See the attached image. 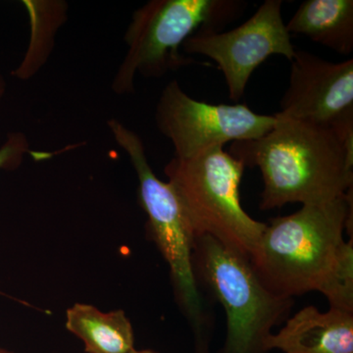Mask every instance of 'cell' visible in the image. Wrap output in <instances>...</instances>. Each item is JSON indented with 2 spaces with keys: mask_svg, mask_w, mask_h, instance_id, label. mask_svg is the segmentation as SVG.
<instances>
[{
  "mask_svg": "<svg viewBox=\"0 0 353 353\" xmlns=\"http://www.w3.org/2000/svg\"><path fill=\"white\" fill-rule=\"evenodd\" d=\"M285 28L347 57L353 52V1L306 0Z\"/></svg>",
  "mask_w": 353,
  "mask_h": 353,
  "instance_id": "cell-11",
  "label": "cell"
},
{
  "mask_svg": "<svg viewBox=\"0 0 353 353\" xmlns=\"http://www.w3.org/2000/svg\"><path fill=\"white\" fill-rule=\"evenodd\" d=\"M6 79L3 78V76L0 74V105H1V102L3 101L4 94H6Z\"/></svg>",
  "mask_w": 353,
  "mask_h": 353,
  "instance_id": "cell-14",
  "label": "cell"
},
{
  "mask_svg": "<svg viewBox=\"0 0 353 353\" xmlns=\"http://www.w3.org/2000/svg\"><path fill=\"white\" fill-rule=\"evenodd\" d=\"M0 353H17L12 350H6V348L0 347Z\"/></svg>",
  "mask_w": 353,
  "mask_h": 353,
  "instance_id": "cell-16",
  "label": "cell"
},
{
  "mask_svg": "<svg viewBox=\"0 0 353 353\" xmlns=\"http://www.w3.org/2000/svg\"><path fill=\"white\" fill-rule=\"evenodd\" d=\"M65 327L85 345L87 353H129L134 347L132 325L123 310L103 312L87 303L66 311Z\"/></svg>",
  "mask_w": 353,
  "mask_h": 353,
  "instance_id": "cell-12",
  "label": "cell"
},
{
  "mask_svg": "<svg viewBox=\"0 0 353 353\" xmlns=\"http://www.w3.org/2000/svg\"><path fill=\"white\" fill-rule=\"evenodd\" d=\"M129 353H159L155 352L153 350H137V348H134V350H131Z\"/></svg>",
  "mask_w": 353,
  "mask_h": 353,
  "instance_id": "cell-15",
  "label": "cell"
},
{
  "mask_svg": "<svg viewBox=\"0 0 353 353\" xmlns=\"http://www.w3.org/2000/svg\"><path fill=\"white\" fill-rule=\"evenodd\" d=\"M246 4L236 0H152L134 11L125 34L127 52L114 77L118 94L134 90L138 74L160 78L194 63L180 51L199 31H217L241 15Z\"/></svg>",
  "mask_w": 353,
  "mask_h": 353,
  "instance_id": "cell-5",
  "label": "cell"
},
{
  "mask_svg": "<svg viewBox=\"0 0 353 353\" xmlns=\"http://www.w3.org/2000/svg\"><path fill=\"white\" fill-rule=\"evenodd\" d=\"M245 166L223 148L165 166L194 238L208 236L248 260L266 229L241 205V183Z\"/></svg>",
  "mask_w": 353,
  "mask_h": 353,
  "instance_id": "cell-4",
  "label": "cell"
},
{
  "mask_svg": "<svg viewBox=\"0 0 353 353\" xmlns=\"http://www.w3.org/2000/svg\"><path fill=\"white\" fill-rule=\"evenodd\" d=\"M282 0H265L252 17L231 31H199L183 43L189 54L212 59L222 72L230 99L239 101L260 65L271 55L292 61L296 48L282 16Z\"/></svg>",
  "mask_w": 353,
  "mask_h": 353,
  "instance_id": "cell-8",
  "label": "cell"
},
{
  "mask_svg": "<svg viewBox=\"0 0 353 353\" xmlns=\"http://www.w3.org/2000/svg\"><path fill=\"white\" fill-rule=\"evenodd\" d=\"M158 130L170 139L178 159H190L228 143L252 141L277 122L274 115L253 112L245 104H210L196 101L171 81L158 101Z\"/></svg>",
  "mask_w": 353,
  "mask_h": 353,
  "instance_id": "cell-7",
  "label": "cell"
},
{
  "mask_svg": "<svg viewBox=\"0 0 353 353\" xmlns=\"http://www.w3.org/2000/svg\"><path fill=\"white\" fill-rule=\"evenodd\" d=\"M278 115L329 128L353 150V59L328 61L296 50Z\"/></svg>",
  "mask_w": 353,
  "mask_h": 353,
  "instance_id": "cell-9",
  "label": "cell"
},
{
  "mask_svg": "<svg viewBox=\"0 0 353 353\" xmlns=\"http://www.w3.org/2000/svg\"><path fill=\"white\" fill-rule=\"evenodd\" d=\"M29 153L31 150L27 137L23 132H10L0 146V170H16Z\"/></svg>",
  "mask_w": 353,
  "mask_h": 353,
  "instance_id": "cell-13",
  "label": "cell"
},
{
  "mask_svg": "<svg viewBox=\"0 0 353 353\" xmlns=\"http://www.w3.org/2000/svg\"><path fill=\"white\" fill-rule=\"evenodd\" d=\"M266 348L269 352L353 353V312L334 308L321 312L306 306L268 336Z\"/></svg>",
  "mask_w": 353,
  "mask_h": 353,
  "instance_id": "cell-10",
  "label": "cell"
},
{
  "mask_svg": "<svg viewBox=\"0 0 353 353\" xmlns=\"http://www.w3.org/2000/svg\"><path fill=\"white\" fill-rule=\"evenodd\" d=\"M194 266L201 288L226 313V339L218 353H269L267 339L290 318L294 299L273 294L250 260L211 236L194 240Z\"/></svg>",
  "mask_w": 353,
  "mask_h": 353,
  "instance_id": "cell-6",
  "label": "cell"
},
{
  "mask_svg": "<svg viewBox=\"0 0 353 353\" xmlns=\"http://www.w3.org/2000/svg\"><path fill=\"white\" fill-rule=\"evenodd\" d=\"M275 116L277 122L264 136L230 148L245 167H259L261 210L332 201L352 190L353 150L331 129Z\"/></svg>",
  "mask_w": 353,
  "mask_h": 353,
  "instance_id": "cell-2",
  "label": "cell"
},
{
  "mask_svg": "<svg viewBox=\"0 0 353 353\" xmlns=\"http://www.w3.org/2000/svg\"><path fill=\"white\" fill-rule=\"evenodd\" d=\"M352 208V190L269 220L250 259L262 284L289 299L319 292L330 308L353 312Z\"/></svg>",
  "mask_w": 353,
  "mask_h": 353,
  "instance_id": "cell-1",
  "label": "cell"
},
{
  "mask_svg": "<svg viewBox=\"0 0 353 353\" xmlns=\"http://www.w3.org/2000/svg\"><path fill=\"white\" fill-rule=\"evenodd\" d=\"M116 143L131 159L139 179V194L148 217L150 234L170 268L179 306L189 322L194 353H212L214 317L206 305L194 266V238L180 202L169 183L159 180L146 157L145 145L136 132L119 121H108Z\"/></svg>",
  "mask_w": 353,
  "mask_h": 353,
  "instance_id": "cell-3",
  "label": "cell"
}]
</instances>
